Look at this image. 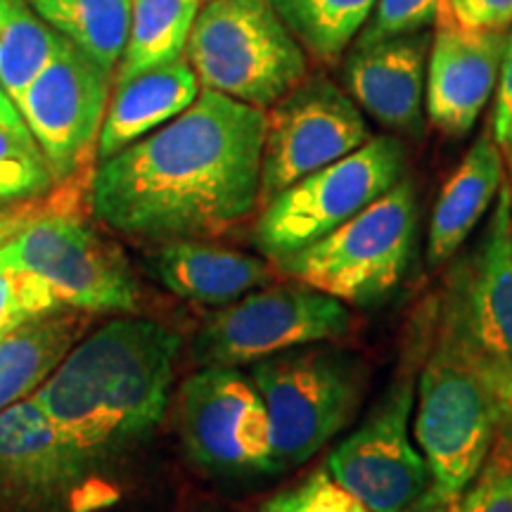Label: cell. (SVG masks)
<instances>
[{
  "instance_id": "cell-5",
  "label": "cell",
  "mask_w": 512,
  "mask_h": 512,
  "mask_svg": "<svg viewBox=\"0 0 512 512\" xmlns=\"http://www.w3.org/2000/svg\"><path fill=\"white\" fill-rule=\"evenodd\" d=\"M418 219L415 185L411 178H401L354 219L273 266L339 302L373 306L384 302L408 273Z\"/></svg>"
},
{
  "instance_id": "cell-22",
  "label": "cell",
  "mask_w": 512,
  "mask_h": 512,
  "mask_svg": "<svg viewBox=\"0 0 512 512\" xmlns=\"http://www.w3.org/2000/svg\"><path fill=\"white\" fill-rule=\"evenodd\" d=\"M31 8L100 67L114 74L131 31L133 0H29Z\"/></svg>"
},
{
  "instance_id": "cell-6",
  "label": "cell",
  "mask_w": 512,
  "mask_h": 512,
  "mask_svg": "<svg viewBox=\"0 0 512 512\" xmlns=\"http://www.w3.org/2000/svg\"><path fill=\"white\" fill-rule=\"evenodd\" d=\"M413 434L430 465L432 486L453 501L479 475L498 434L494 399L482 370L439 328L420 368Z\"/></svg>"
},
{
  "instance_id": "cell-4",
  "label": "cell",
  "mask_w": 512,
  "mask_h": 512,
  "mask_svg": "<svg viewBox=\"0 0 512 512\" xmlns=\"http://www.w3.org/2000/svg\"><path fill=\"white\" fill-rule=\"evenodd\" d=\"M271 420L273 475L311 460L356 418L366 394L361 358L306 344L252 363Z\"/></svg>"
},
{
  "instance_id": "cell-34",
  "label": "cell",
  "mask_w": 512,
  "mask_h": 512,
  "mask_svg": "<svg viewBox=\"0 0 512 512\" xmlns=\"http://www.w3.org/2000/svg\"><path fill=\"white\" fill-rule=\"evenodd\" d=\"M43 214H46V211L38 209V207H29V204L0 209V247H3L5 242H10L15 235L22 233L29 223L41 219Z\"/></svg>"
},
{
  "instance_id": "cell-9",
  "label": "cell",
  "mask_w": 512,
  "mask_h": 512,
  "mask_svg": "<svg viewBox=\"0 0 512 512\" xmlns=\"http://www.w3.org/2000/svg\"><path fill=\"white\" fill-rule=\"evenodd\" d=\"M100 472L31 399L0 413V512H93L112 501Z\"/></svg>"
},
{
  "instance_id": "cell-37",
  "label": "cell",
  "mask_w": 512,
  "mask_h": 512,
  "mask_svg": "<svg viewBox=\"0 0 512 512\" xmlns=\"http://www.w3.org/2000/svg\"><path fill=\"white\" fill-rule=\"evenodd\" d=\"M264 512H302V498H299V486L285 494H278L264 505Z\"/></svg>"
},
{
  "instance_id": "cell-29",
  "label": "cell",
  "mask_w": 512,
  "mask_h": 512,
  "mask_svg": "<svg viewBox=\"0 0 512 512\" xmlns=\"http://www.w3.org/2000/svg\"><path fill=\"white\" fill-rule=\"evenodd\" d=\"M453 512H512V448L501 439Z\"/></svg>"
},
{
  "instance_id": "cell-15",
  "label": "cell",
  "mask_w": 512,
  "mask_h": 512,
  "mask_svg": "<svg viewBox=\"0 0 512 512\" xmlns=\"http://www.w3.org/2000/svg\"><path fill=\"white\" fill-rule=\"evenodd\" d=\"M110 91L112 72L64 41L48 67L17 95V110L55 181L72 178L100 138Z\"/></svg>"
},
{
  "instance_id": "cell-13",
  "label": "cell",
  "mask_w": 512,
  "mask_h": 512,
  "mask_svg": "<svg viewBox=\"0 0 512 512\" xmlns=\"http://www.w3.org/2000/svg\"><path fill=\"white\" fill-rule=\"evenodd\" d=\"M178 434L195 465L216 475L273 470L271 420L259 389L238 368H202L178 396Z\"/></svg>"
},
{
  "instance_id": "cell-11",
  "label": "cell",
  "mask_w": 512,
  "mask_h": 512,
  "mask_svg": "<svg viewBox=\"0 0 512 512\" xmlns=\"http://www.w3.org/2000/svg\"><path fill=\"white\" fill-rule=\"evenodd\" d=\"M413 363H403L380 403L328 456V475L370 512H406L432 486V472L411 439Z\"/></svg>"
},
{
  "instance_id": "cell-25",
  "label": "cell",
  "mask_w": 512,
  "mask_h": 512,
  "mask_svg": "<svg viewBox=\"0 0 512 512\" xmlns=\"http://www.w3.org/2000/svg\"><path fill=\"white\" fill-rule=\"evenodd\" d=\"M275 12L316 60L332 62L358 36L377 0H271Z\"/></svg>"
},
{
  "instance_id": "cell-36",
  "label": "cell",
  "mask_w": 512,
  "mask_h": 512,
  "mask_svg": "<svg viewBox=\"0 0 512 512\" xmlns=\"http://www.w3.org/2000/svg\"><path fill=\"white\" fill-rule=\"evenodd\" d=\"M0 126L15 128V131H29L27 124H24L22 114H19L17 105L12 102V98L5 93V88L0 86Z\"/></svg>"
},
{
  "instance_id": "cell-28",
  "label": "cell",
  "mask_w": 512,
  "mask_h": 512,
  "mask_svg": "<svg viewBox=\"0 0 512 512\" xmlns=\"http://www.w3.org/2000/svg\"><path fill=\"white\" fill-rule=\"evenodd\" d=\"M439 0H377L368 22L358 31L356 46H373L384 38L418 34L437 24Z\"/></svg>"
},
{
  "instance_id": "cell-17",
  "label": "cell",
  "mask_w": 512,
  "mask_h": 512,
  "mask_svg": "<svg viewBox=\"0 0 512 512\" xmlns=\"http://www.w3.org/2000/svg\"><path fill=\"white\" fill-rule=\"evenodd\" d=\"M430 46L425 31L354 46L344 64L349 95L382 126L420 136Z\"/></svg>"
},
{
  "instance_id": "cell-35",
  "label": "cell",
  "mask_w": 512,
  "mask_h": 512,
  "mask_svg": "<svg viewBox=\"0 0 512 512\" xmlns=\"http://www.w3.org/2000/svg\"><path fill=\"white\" fill-rule=\"evenodd\" d=\"M453 508H456V501H453V498H446L444 494H439L434 486H430V489L422 494L420 501H415L406 512H453Z\"/></svg>"
},
{
  "instance_id": "cell-1",
  "label": "cell",
  "mask_w": 512,
  "mask_h": 512,
  "mask_svg": "<svg viewBox=\"0 0 512 512\" xmlns=\"http://www.w3.org/2000/svg\"><path fill=\"white\" fill-rule=\"evenodd\" d=\"M264 128V110L202 88L176 119L100 162L95 216L152 242L226 233L259 204Z\"/></svg>"
},
{
  "instance_id": "cell-24",
  "label": "cell",
  "mask_w": 512,
  "mask_h": 512,
  "mask_svg": "<svg viewBox=\"0 0 512 512\" xmlns=\"http://www.w3.org/2000/svg\"><path fill=\"white\" fill-rule=\"evenodd\" d=\"M62 46L64 38L31 8L29 0H0V86L12 102Z\"/></svg>"
},
{
  "instance_id": "cell-10",
  "label": "cell",
  "mask_w": 512,
  "mask_h": 512,
  "mask_svg": "<svg viewBox=\"0 0 512 512\" xmlns=\"http://www.w3.org/2000/svg\"><path fill=\"white\" fill-rule=\"evenodd\" d=\"M0 268L34 273L81 313H128L140 285L124 254L69 216L43 214L0 247Z\"/></svg>"
},
{
  "instance_id": "cell-7",
  "label": "cell",
  "mask_w": 512,
  "mask_h": 512,
  "mask_svg": "<svg viewBox=\"0 0 512 512\" xmlns=\"http://www.w3.org/2000/svg\"><path fill=\"white\" fill-rule=\"evenodd\" d=\"M406 174V150L394 136H375L351 155L292 183L261 209L254 242L278 261L318 242L380 200Z\"/></svg>"
},
{
  "instance_id": "cell-38",
  "label": "cell",
  "mask_w": 512,
  "mask_h": 512,
  "mask_svg": "<svg viewBox=\"0 0 512 512\" xmlns=\"http://www.w3.org/2000/svg\"><path fill=\"white\" fill-rule=\"evenodd\" d=\"M209 512H223V510H209Z\"/></svg>"
},
{
  "instance_id": "cell-14",
  "label": "cell",
  "mask_w": 512,
  "mask_h": 512,
  "mask_svg": "<svg viewBox=\"0 0 512 512\" xmlns=\"http://www.w3.org/2000/svg\"><path fill=\"white\" fill-rule=\"evenodd\" d=\"M437 328L479 368H512V185L503 183L477 249L448 275Z\"/></svg>"
},
{
  "instance_id": "cell-32",
  "label": "cell",
  "mask_w": 512,
  "mask_h": 512,
  "mask_svg": "<svg viewBox=\"0 0 512 512\" xmlns=\"http://www.w3.org/2000/svg\"><path fill=\"white\" fill-rule=\"evenodd\" d=\"M494 140L503 150V155L512 162V34L505 60L501 67V79L496 88V110H494Z\"/></svg>"
},
{
  "instance_id": "cell-12",
  "label": "cell",
  "mask_w": 512,
  "mask_h": 512,
  "mask_svg": "<svg viewBox=\"0 0 512 512\" xmlns=\"http://www.w3.org/2000/svg\"><path fill=\"white\" fill-rule=\"evenodd\" d=\"M370 138L368 121L349 93L328 76H304L266 112L259 202L273 200Z\"/></svg>"
},
{
  "instance_id": "cell-20",
  "label": "cell",
  "mask_w": 512,
  "mask_h": 512,
  "mask_svg": "<svg viewBox=\"0 0 512 512\" xmlns=\"http://www.w3.org/2000/svg\"><path fill=\"white\" fill-rule=\"evenodd\" d=\"M503 150L489 133L479 136L441 188L427 230V261L453 259L503 188Z\"/></svg>"
},
{
  "instance_id": "cell-16",
  "label": "cell",
  "mask_w": 512,
  "mask_h": 512,
  "mask_svg": "<svg viewBox=\"0 0 512 512\" xmlns=\"http://www.w3.org/2000/svg\"><path fill=\"white\" fill-rule=\"evenodd\" d=\"M510 31L465 34L437 27L427 57L425 110L434 128L460 138L475 126L498 88Z\"/></svg>"
},
{
  "instance_id": "cell-18",
  "label": "cell",
  "mask_w": 512,
  "mask_h": 512,
  "mask_svg": "<svg viewBox=\"0 0 512 512\" xmlns=\"http://www.w3.org/2000/svg\"><path fill=\"white\" fill-rule=\"evenodd\" d=\"M147 271L171 294L204 306L233 304L275 280L266 259L200 240L162 242L147 256Z\"/></svg>"
},
{
  "instance_id": "cell-30",
  "label": "cell",
  "mask_w": 512,
  "mask_h": 512,
  "mask_svg": "<svg viewBox=\"0 0 512 512\" xmlns=\"http://www.w3.org/2000/svg\"><path fill=\"white\" fill-rule=\"evenodd\" d=\"M437 27L458 29L465 34L510 31L512 0H439Z\"/></svg>"
},
{
  "instance_id": "cell-8",
  "label": "cell",
  "mask_w": 512,
  "mask_h": 512,
  "mask_svg": "<svg viewBox=\"0 0 512 512\" xmlns=\"http://www.w3.org/2000/svg\"><path fill=\"white\" fill-rule=\"evenodd\" d=\"M351 328L347 304L294 280L209 313L192 339V356L202 368L252 366L306 344L335 342Z\"/></svg>"
},
{
  "instance_id": "cell-19",
  "label": "cell",
  "mask_w": 512,
  "mask_h": 512,
  "mask_svg": "<svg viewBox=\"0 0 512 512\" xmlns=\"http://www.w3.org/2000/svg\"><path fill=\"white\" fill-rule=\"evenodd\" d=\"M200 88V79L188 60L162 64L119 81L100 128V162L176 119L197 100Z\"/></svg>"
},
{
  "instance_id": "cell-33",
  "label": "cell",
  "mask_w": 512,
  "mask_h": 512,
  "mask_svg": "<svg viewBox=\"0 0 512 512\" xmlns=\"http://www.w3.org/2000/svg\"><path fill=\"white\" fill-rule=\"evenodd\" d=\"M491 389L496 413V430L512 448V368H479Z\"/></svg>"
},
{
  "instance_id": "cell-3",
  "label": "cell",
  "mask_w": 512,
  "mask_h": 512,
  "mask_svg": "<svg viewBox=\"0 0 512 512\" xmlns=\"http://www.w3.org/2000/svg\"><path fill=\"white\" fill-rule=\"evenodd\" d=\"M185 60L204 91L264 112L309 72L304 46L271 0H207L192 24Z\"/></svg>"
},
{
  "instance_id": "cell-21",
  "label": "cell",
  "mask_w": 512,
  "mask_h": 512,
  "mask_svg": "<svg viewBox=\"0 0 512 512\" xmlns=\"http://www.w3.org/2000/svg\"><path fill=\"white\" fill-rule=\"evenodd\" d=\"M86 323L81 311H64L22 325L0 342V413L27 401L48 380Z\"/></svg>"
},
{
  "instance_id": "cell-2",
  "label": "cell",
  "mask_w": 512,
  "mask_h": 512,
  "mask_svg": "<svg viewBox=\"0 0 512 512\" xmlns=\"http://www.w3.org/2000/svg\"><path fill=\"white\" fill-rule=\"evenodd\" d=\"M181 337L147 318H114L76 342L29 396L102 470L152 437L169 406Z\"/></svg>"
},
{
  "instance_id": "cell-39",
  "label": "cell",
  "mask_w": 512,
  "mask_h": 512,
  "mask_svg": "<svg viewBox=\"0 0 512 512\" xmlns=\"http://www.w3.org/2000/svg\"><path fill=\"white\" fill-rule=\"evenodd\" d=\"M510 164H512V162H510Z\"/></svg>"
},
{
  "instance_id": "cell-31",
  "label": "cell",
  "mask_w": 512,
  "mask_h": 512,
  "mask_svg": "<svg viewBox=\"0 0 512 512\" xmlns=\"http://www.w3.org/2000/svg\"><path fill=\"white\" fill-rule=\"evenodd\" d=\"M302 512H370L358 498L344 491L328 470H318L309 477V482L299 486Z\"/></svg>"
},
{
  "instance_id": "cell-23",
  "label": "cell",
  "mask_w": 512,
  "mask_h": 512,
  "mask_svg": "<svg viewBox=\"0 0 512 512\" xmlns=\"http://www.w3.org/2000/svg\"><path fill=\"white\" fill-rule=\"evenodd\" d=\"M202 0H133L131 31L117 83L147 69L183 60Z\"/></svg>"
},
{
  "instance_id": "cell-26",
  "label": "cell",
  "mask_w": 512,
  "mask_h": 512,
  "mask_svg": "<svg viewBox=\"0 0 512 512\" xmlns=\"http://www.w3.org/2000/svg\"><path fill=\"white\" fill-rule=\"evenodd\" d=\"M53 183V171L34 136L0 126V204L36 200Z\"/></svg>"
},
{
  "instance_id": "cell-27",
  "label": "cell",
  "mask_w": 512,
  "mask_h": 512,
  "mask_svg": "<svg viewBox=\"0 0 512 512\" xmlns=\"http://www.w3.org/2000/svg\"><path fill=\"white\" fill-rule=\"evenodd\" d=\"M72 311L46 280L34 273L0 268V342L22 325Z\"/></svg>"
}]
</instances>
